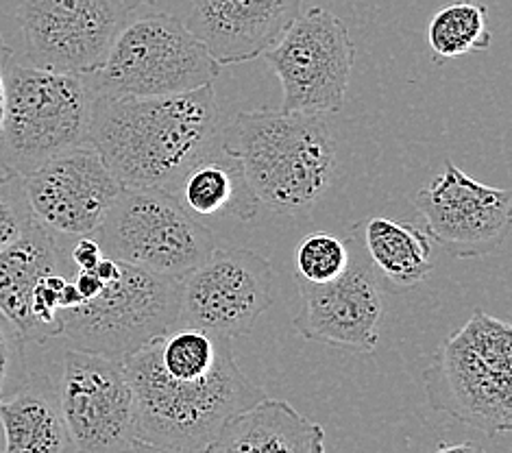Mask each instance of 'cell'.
<instances>
[{
	"instance_id": "obj_1",
	"label": "cell",
	"mask_w": 512,
	"mask_h": 453,
	"mask_svg": "<svg viewBox=\"0 0 512 453\" xmlns=\"http://www.w3.org/2000/svg\"><path fill=\"white\" fill-rule=\"evenodd\" d=\"M221 133L214 83L170 96L96 92L88 144L123 186L173 194Z\"/></svg>"
},
{
	"instance_id": "obj_2",
	"label": "cell",
	"mask_w": 512,
	"mask_h": 453,
	"mask_svg": "<svg viewBox=\"0 0 512 453\" xmlns=\"http://www.w3.org/2000/svg\"><path fill=\"white\" fill-rule=\"evenodd\" d=\"M221 140L240 159L253 197L273 214H310L343 175L338 140L319 114L251 109L223 127Z\"/></svg>"
},
{
	"instance_id": "obj_3",
	"label": "cell",
	"mask_w": 512,
	"mask_h": 453,
	"mask_svg": "<svg viewBox=\"0 0 512 453\" xmlns=\"http://www.w3.org/2000/svg\"><path fill=\"white\" fill-rule=\"evenodd\" d=\"M123 371L133 393L138 438L151 451H207L231 416L264 397L240 371L231 345L214 369L197 379L170 377L153 340L123 360Z\"/></svg>"
},
{
	"instance_id": "obj_4",
	"label": "cell",
	"mask_w": 512,
	"mask_h": 453,
	"mask_svg": "<svg viewBox=\"0 0 512 453\" xmlns=\"http://www.w3.org/2000/svg\"><path fill=\"white\" fill-rule=\"evenodd\" d=\"M432 408L489 436L512 432V327L475 310L423 371Z\"/></svg>"
},
{
	"instance_id": "obj_5",
	"label": "cell",
	"mask_w": 512,
	"mask_h": 453,
	"mask_svg": "<svg viewBox=\"0 0 512 453\" xmlns=\"http://www.w3.org/2000/svg\"><path fill=\"white\" fill-rule=\"evenodd\" d=\"M96 88L90 75L11 64L0 125V170L29 175L48 159L88 144Z\"/></svg>"
},
{
	"instance_id": "obj_6",
	"label": "cell",
	"mask_w": 512,
	"mask_h": 453,
	"mask_svg": "<svg viewBox=\"0 0 512 453\" xmlns=\"http://www.w3.org/2000/svg\"><path fill=\"white\" fill-rule=\"evenodd\" d=\"M221 75V64L170 14H144L123 24L103 66L90 79L114 96H170L199 90Z\"/></svg>"
},
{
	"instance_id": "obj_7",
	"label": "cell",
	"mask_w": 512,
	"mask_h": 453,
	"mask_svg": "<svg viewBox=\"0 0 512 453\" xmlns=\"http://www.w3.org/2000/svg\"><path fill=\"white\" fill-rule=\"evenodd\" d=\"M177 325L179 279L129 262H120L99 295L62 310V336L72 347L118 362Z\"/></svg>"
},
{
	"instance_id": "obj_8",
	"label": "cell",
	"mask_w": 512,
	"mask_h": 453,
	"mask_svg": "<svg viewBox=\"0 0 512 453\" xmlns=\"http://www.w3.org/2000/svg\"><path fill=\"white\" fill-rule=\"evenodd\" d=\"M105 255L146 271L181 279L216 247L214 234L173 194L153 188L118 192L103 225L92 234Z\"/></svg>"
},
{
	"instance_id": "obj_9",
	"label": "cell",
	"mask_w": 512,
	"mask_h": 453,
	"mask_svg": "<svg viewBox=\"0 0 512 453\" xmlns=\"http://www.w3.org/2000/svg\"><path fill=\"white\" fill-rule=\"evenodd\" d=\"M264 57L282 83L284 112L329 116L343 109L356 44L332 11L312 7L299 14Z\"/></svg>"
},
{
	"instance_id": "obj_10",
	"label": "cell",
	"mask_w": 512,
	"mask_h": 453,
	"mask_svg": "<svg viewBox=\"0 0 512 453\" xmlns=\"http://www.w3.org/2000/svg\"><path fill=\"white\" fill-rule=\"evenodd\" d=\"M53 386L72 449L81 453L144 449L123 362L72 347L62 355Z\"/></svg>"
},
{
	"instance_id": "obj_11",
	"label": "cell",
	"mask_w": 512,
	"mask_h": 453,
	"mask_svg": "<svg viewBox=\"0 0 512 453\" xmlns=\"http://www.w3.org/2000/svg\"><path fill=\"white\" fill-rule=\"evenodd\" d=\"M275 275L266 257L249 249H218L179 279V325L240 338L273 305Z\"/></svg>"
},
{
	"instance_id": "obj_12",
	"label": "cell",
	"mask_w": 512,
	"mask_h": 453,
	"mask_svg": "<svg viewBox=\"0 0 512 453\" xmlns=\"http://www.w3.org/2000/svg\"><path fill=\"white\" fill-rule=\"evenodd\" d=\"M349 247V264L336 279L312 284L295 277L301 312L292 327L306 340L329 342L356 353H373L380 345L386 288L362 247L358 227L349 236Z\"/></svg>"
},
{
	"instance_id": "obj_13",
	"label": "cell",
	"mask_w": 512,
	"mask_h": 453,
	"mask_svg": "<svg viewBox=\"0 0 512 453\" xmlns=\"http://www.w3.org/2000/svg\"><path fill=\"white\" fill-rule=\"evenodd\" d=\"M127 16L114 0H20L16 11L31 66L68 75L99 70Z\"/></svg>"
},
{
	"instance_id": "obj_14",
	"label": "cell",
	"mask_w": 512,
	"mask_h": 453,
	"mask_svg": "<svg viewBox=\"0 0 512 453\" xmlns=\"http://www.w3.org/2000/svg\"><path fill=\"white\" fill-rule=\"evenodd\" d=\"M414 207L428 236L456 260L497 253L510 234V192L484 186L454 162L414 194Z\"/></svg>"
},
{
	"instance_id": "obj_15",
	"label": "cell",
	"mask_w": 512,
	"mask_h": 453,
	"mask_svg": "<svg viewBox=\"0 0 512 453\" xmlns=\"http://www.w3.org/2000/svg\"><path fill=\"white\" fill-rule=\"evenodd\" d=\"M22 179L35 218L68 238L92 236L123 188L92 144L59 153Z\"/></svg>"
},
{
	"instance_id": "obj_16",
	"label": "cell",
	"mask_w": 512,
	"mask_h": 453,
	"mask_svg": "<svg viewBox=\"0 0 512 453\" xmlns=\"http://www.w3.org/2000/svg\"><path fill=\"white\" fill-rule=\"evenodd\" d=\"M303 0H190L188 27L221 66L262 57L275 46Z\"/></svg>"
},
{
	"instance_id": "obj_17",
	"label": "cell",
	"mask_w": 512,
	"mask_h": 453,
	"mask_svg": "<svg viewBox=\"0 0 512 453\" xmlns=\"http://www.w3.org/2000/svg\"><path fill=\"white\" fill-rule=\"evenodd\" d=\"M70 240L42 225L40 220L0 251V314L16 327L24 342H38L40 332L33 318V292L51 273L75 275L70 260Z\"/></svg>"
},
{
	"instance_id": "obj_18",
	"label": "cell",
	"mask_w": 512,
	"mask_h": 453,
	"mask_svg": "<svg viewBox=\"0 0 512 453\" xmlns=\"http://www.w3.org/2000/svg\"><path fill=\"white\" fill-rule=\"evenodd\" d=\"M207 451L323 453L325 430L299 414L288 401L262 397L231 416Z\"/></svg>"
},
{
	"instance_id": "obj_19",
	"label": "cell",
	"mask_w": 512,
	"mask_h": 453,
	"mask_svg": "<svg viewBox=\"0 0 512 453\" xmlns=\"http://www.w3.org/2000/svg\"><path fill=\"white\" fill-rule=\"evenodd\" d=\"M173 197L201 223L214 218L251 220L260 207L240 159L227 149L223 140L190 166L177 183Z\"/></svg>"
},
{
	"instance_id": "obj_20",
	"label": "cell",
	"mask_w": 512,
	"mask_h": 453,
	"mask_svg": "<svg viewBox=\"0 0 512 453\" xmlns=\"http://www.w3.org/2000/svg\"><path fill=\"white\" fill-rule=\"evenodd\" d=\"M0 425L7 453H66L75 451L59 410L55 386L31 379L16 395L0 401Z\"/></svg>"
},
{
	"instance_id": "obj_21",
	"label": "cell",
	"mask_w": 512,
	"mask_h": 453,
	"mask_svg": "<svg viewBox=\"0 0 512 453\" xmlns=\"http://www.w3.org/2000/svg\"><path fill=\"white\" fill-rule=\"evenodd\" d=\"M356 227L375 271L390 284L410 288L432 273L434 240L425 229L382 216H371Z\"/></svg>"
},
{
	"instance_id": "obj_22",
	"label": "cell",
	"mask_w": 512,
	"mask_h": 453,
	"mask_svg": "<svg viewBox=\"0 0 512 453\" xmlns=\"http://www.w3.org/2000/svg\"><path fill=\"white\" fill-rule=\"evenodd\" d=\"M428 44L443 59L489 51L493 33L486 24V7L458 0L436 11L428 27Z\"/></svg>"
},
{
	"instance_id": "obj_23",
	"label": "cell",
	"mask_w": 512,
	"mask_h": 453,
	"mask_svg": "<svg viewBox=\"0 0 512 453\" xmlns=\"http://www.w3.org/2000/svg\"><path fill=\"white\" fill-rule=\"evenodd\" d=\"M351 247H349V236L338 238L332 234H325V231H316L299 242L297 253H295V266L297 275L312 284H325V281H332L349 264Z\"/></svg>"
},
{
	"instance_id": "obj_24",
	"label": "cell",
	"mask_w": 512,
	"mask_h": 453,
	"mask_svg": "<svg viewBox=\"0 0 512 453\" xmlns=\"http://www.w3.org/2000/svg\"><path fill=\"white\" fill-rule=\"evenodd\" d=\"M35 220L22 175H0V251L16 242Z\"/></svg>"
},
{
	"instance_id": "obj_25",
	"label": "cell",
	"mask_w": 512,
	"mask_h": 453,
	"mask_svg": "<svg viewBox=\"0 0 512 453\" xmlns=\"http://www.w3.org/2000/svg\"><path fill=\"white\" fill-rule=\"evenodd\" d=\"M22 345L24 340L16 332V327L0 314V401L5 399V388L9 384L11 371L22 360Z\"/></svg>"
},
{
	"instance_id": "obj_26",
	"label": "cell",
	"mask_w": 512,
	"mask_h": 453,
	"mask_svg": "<svg viewBox=\"0 0 512 453\" xmlns=\"http://www.w3.org/2000/svg\"><path fill=\"white\" fill-rule=\"evenodd\" d=\"M105 257V251L94 236H79L70 240V260L77 271H94Z\"/></svg>"
},
{
	"instance_id": "obj_27",
	"label": "cell",
	"mask_w": 512,
	"mask_h": 453,
	"mask_svg": "<svg viewBox=\"0 0 512 453\" xmlns=\"http://www.w3.org/2000/svg\"><path fill=\"white\" fill-rule=\"evenodd\" d=\"M14 51L5 42L3 35H0V125H3V114H5V99H7V79L11 64H14Z\"/></svg>"
},
{
	"instance_id": "obj_28",
	"label": "cell",
	"mask_w": 512,
	"mask_h": 453,
	"mask_svg": "<svg viewBox=\"0 0 512 453\" xmlns=\"http://www.w3.org/2000/svg\"><path fill=\"white\" fill-rule=\"evenodd\" d=\"M72 284H75V288L79 290V295L85 301V299H92V297L99 295V292L105 286V281L94 271H75V275H72Z\"/></svg>"
},
{
	"instance_id": "obj_29",
	"label": "cell",
	"mask_w": 512,
	"mask_h": 453,
	"mask_svg": "<svg viewBox=\"0 0 512 453\" xmlns=\"http://www.w3.org/2000/svg\"><path fill=\"white\" fill-rule=\"evenodd\" d=\"M114 3H116L120 9H125L127 14H133V11H138L140 7L155 5V3H160V0H114Z\"/></svg>"
}]
</instances>
